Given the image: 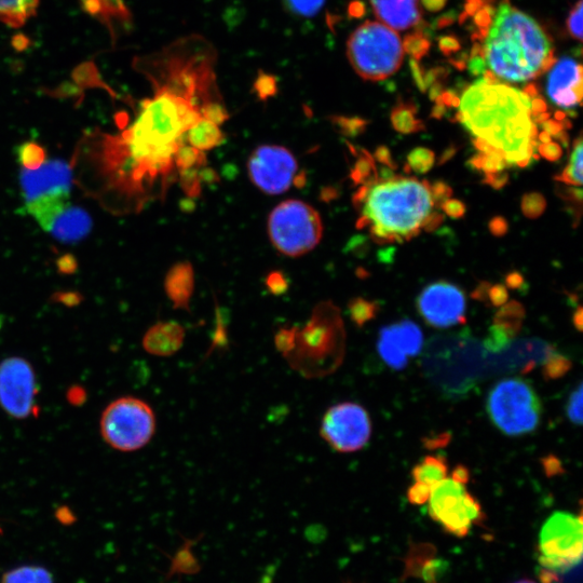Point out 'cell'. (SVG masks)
Returning a JSON list of instances; mask_svg holds the SVG:
<instances>
[{"label": "cell", "mask_w": 583, "mask_h": 583, "mask_svg": "<svg viewBox=\"0 0 583 583\" xmlns=\"http://www.w3.org/2000/svg\"><path fill=\"white\" fill-rule=\"evenodd\" d=\"M267 229L275 249L290 257L315 250L323 236L319 212L309 203L296 199L283 201L271 211Z\"/></svg>", "instance_id": "cell-9"}, {"label": "cell", "mask_w": 583, "mask_h": 583, "mask_svg": "<svg viewBox=\"0 0 583 583\" xmlns=\"http://www.w3.org/2000/svg\"><path fill=\"white\" fill-rule=\"evenodd\" d=\"M431 486L415 482L408 490V499L411 504L422 506L428 503L430 494H431Z\"/></svg>", "instance_id": "cell-40"}, {"label": "cell", "mask_w": 583, "mask_h": 583, "mask_svg": "<svg viewBox=\"0 0 583 583\" xmlns=\"http://www.w3.org/2000/svg\"><path fill=\"white\" fill-rule=\"evenodd\" d=\"M142 73L154 96L144 100L132 124L118 134L96 132L77 149L81 183L116 213L139 212L165 197L179 176L175 157L186 135L223 101L214 64L202 54L171 48L148 61Z\"/></svg>", "instance_id": "cell-1"}, {"label": "cell", "mask_w": 583, "mask_h": 583, "mask_svg": "<svg viewBox=\"0 0 583 583\" xmlns=\"http://www.w3.org/2000/svg\"><path fill=\"white\" fill-rule=\"evenodd\" d=\"M491 73L512 84L526 83L555 63L551 38L526 13L504 2L498 8L484 45Z\"/></svg>", "instance_id": "cell-4"}, {"label": "cell", "mask_w": 583, "mask_h": 583, "mask_svg": "<svg viewBox=\"0 0 583 583\" xmlns=\"http://www.w3.org/2000/svg\"><path fill=\"white\" fill-rule=\"evenodd\" d=\"M347 57L361 78L382 81L400 70L404 46L396 31L381 22L368 21L350 35Z\"/></svg>", "instance_id": "cell-6"}, {"label": "cell", "mask_w": 583, "mask_h": 583, "mask_svg": "<svg viewBox=\"0 0 583 583\" xmlns=\"http://www.w3.org/2000/svg\"><path fill=\"white\" fill-rule=\"evenodd\" d=\"M509 182V174L506 171H500L492 174L484 175L483 183L493 187L494 189H501Z\"/></svg>", "instance_id": "cell-48"}, {"label": "cell", "mask_w": 583, "mask_h": 583, "mask_svg": "<svg viewBox=\"0 0 583 583\" xmlns=\"http://www.w3.org/2000/svg\"><path fill=\"white\" fill-rule=\"evenodd\" d=\"M74 167L69 162L46 160L36 169L22 168L20 183L24 210L32 214L53 203L70 200Z\"/></svg>", "instance_id": "cell-12"}, {"label": "cell", "mask_w": 583, "mask_h": 583, "mask_svg": "<svg viewBox=\"0 0 583 583\" xmlns=\"http://www.w3.org/2000/svg\"><path fill=\"white\" fill-rule=\"evenodd\" d=\"M559 196L564 199L565 201H567L568 203H571V205L575 208H578L579 210H581L582 207V191L580 188H574V187H565V186H559Z\"/></svg>", "instance_id": "cell-47"}, {"label": "cell", "mask_w": 583, "mask_h": 583, "mask_svg": "<svg viewBox=\"0 0 583 583\" xmlns=\"http://www.w3.org/2000/svg\"><path fill=\"white\" fill-rule=\"evenodd\" d=\"M582 530L581 515L562 511L551 515L539 536L540 563L545 571L567 572L580 564Z\"/></svg>", "instance_id": "cell-10"}, {"label": "cell", "mask_w": 583, "mask_h": 583, "mask_svg": "<svg viewBox=\"0 0 583 583\" xmlns=\"http://www.w3.org/2000/svg\"><path fill=\"white\" fill-rule=\"evenodd\" d=\"M544 467L548 474V477H552L555 476V474L563 472L562 465L557 457L550 456L546 458L544 460Z\"/></svg>", "instance_id": "cell-53"}, {"label": "cell", "mask_w": 583, "mask_h": 583, "mask_svg": "<svg viewBox=\"0 0 583 583\" xmlns=\"http://www.w3.org/2000/svg\"><path fill=\"white\" fill-rule=\"evenodd\" d=\"M428 503L430 517L457 537L467 536L483 517L479 501L468 493L466 485L453 479L433 485Z\"/></svg>", "instance_id": "cell-11"}, {"label": "cell", "mask_w": 583, "mask_h": 583, "mask_svg": "<svg viewBox=\"0 0 583 583\" xmlns=\"http://www.w3.org/2000/svg\"><path fill=\"white\" fill-rule=\"evenodd\" d=\"M378 305L375 302L364 300L362 297L352 298L348 304L349 317L358 328L372 321L378 313Z\"/></svg>", "instance_id": "cell-30"}, {"label": "cell", "mask_w": 583, "mask_h": 583, "mask_svg": "<svg viewBox=\"0 0 583 583\" xmlns=\"http://www.w3.org/2000/svg\"><path fill=\"white\" fill-rule=\"evenodd\" d=\"M509 298L508 290L503 284H495L488 290L487 302L494 307H501L507 304Z\"/></svg>", "instance_id": "cell-44"}, {"label": "cell", "mask_w": 583, "mask_h": 583, "mask_svg": "<svg viewBox=\"0 0 583 583\" xmlns=\"http://www.w3.org/2000/svg\"><path fill=\"white\" fill-rule=\"evenodd\" d=\"M417 307L420 316L433 328L447 329L466 321L465 293L451 282L429 284L419 294Z\"/></svg>", "instance_id": "cell-16"}, {"label": "cell", "mask_w": 583, "mask_h": 583, "mask_svg": "<svg viewBox=\"0 0 583 583\" xmlns=\"http://www.w3.org/2000/svg\"><path fill=\"white\" fill-rule=\"evenodd\" d=\"M445 215L450 216V218L458 220L463 219L467 208L463 201L458 199H450L443 203L441 208Z\"/></svg>", "instance_id": "cell-43"}, {"label": "cell", "mask_w": 583, "mask_h": 583, "mask_svg": "<svg viewBox=\"0 0 583 583\" xmlns=\"http://www.w3.org/2000/svg\"><path fill=\"white\" fill-rule=\"evenodd\" d=\"M514 583H537V582L530 580V579H523V580H519V581L514 582Z\"/></svg>", "instance_id": "cell-60"}, {"label": "cell", "mask_w": 583, "mask_h": 583, "mask_svg": "<svg viewBox=\"0 0 583 583\" xmlns=\"http://www.w3.org/2000/svg\"><path fill=\"white\" fill-rule=\"evenodd\" d=\"M37 223L45 232L62 242H77L84 239L92 227L90 215L85 210L71 205L70 201L44 215Z\"/></svg>", "instance_id": "cell-18"}, {"label": "cell", "mask_w": 583, "mask_h": 583, "mask_svg": "<svg viewBox=\"0 0 583 583\" xmlns=\"http://www.w3.org/2000/svg\"><path fill=\"white\" fill-rule=\"evenodd\" d=\"M18 158L22 168L26 169H36L47 160L45 149L33 142L19 147Z\"/></svg>", "instance_id": "cell-33"}, {"label": "cell", "mask_w": 583, "mask_h": 583, "mask_svg": "<svg viewBox=\"0 0 583 583\" xmlns=\"http://www.w3.org/2000/svg\"><path fill=\"white\" fill-rule=\"evenodd\" d=\"M375 160L379 164L389 168L391 170L397 169L395 160H393L391 152L387 146H379L375 152Z\"/></svg>", "instance_id": "cell-50"}, {"label": "cell", "mask_w": 583, "mask_h": 583, "mask_svg": "<svg viewBox=\"0 0 583 583\" xmlns=\"http://www.w3.org/2000/svg\"><path fill=\"white\" fill-rule=\"evenodd\" d=\"M458 121L505 157L510 167L525 168L537 158L538 131L532 99L519 89L484 77L459 102Z\"/></svg>", "instance_id": "cell-2"}, {"label": "cell", "mask_w": 583, "mask_h": 583, "mask_svg": "<svg viewBox=\"0 0 583 583\" xmlns=\"http://www.w3.org/2000/svg\"><path fill=\"white\" fill-rule=\"evenodd\" d=\"M284 2L301 17H314L324 5V0H284Z\"/></svg>", "instance_id": "cell-37"}, {"label": "cell", "mask_w": 583, "mask_h": 583, "mask_svg": "<svg viewBox=\"0 0 583 583\" xmlns=\"http://www.w3.org/2000/svg\"><path fill=\"white\" fill-rule=\"evenodd\" d=\"M188 145L199 151L206 153L215 147L221 146L225 142V135L221 126L207 119H202L186 135Z\"/></svg>", "instance_id": "cell-23"}, {"label": "cell", "mask_w": 583, "mask_h": 583, "mask_svg": "<svg viewBox=\"0 0 583 583\" xmlns=\"http://www.w3.org/2000/svg\"><path fill=\"white\" fill-rule=\"evenodd\" d=\"M583 311L582 308L579 306L577 308V310L575 311V315H574V324H575V328L581 332L582 331V327H583V317H582Z\"/></svg>", "instance_id": "cell-58"}, {"label": "cell", "mask_w": 583, "mask_h": 583, "mask_svg": "<svg viewBox=\"0 0 583 583\" xmlns=\"http://www.w3.org/2000/svg\"><path fill=\"white\" fill-rule=\"evenodd\" d=\"M39 0H0V22L20 27L35 16Z\"/></svg>", "instance_id": "cell-24"}, {"label": "cell", "mask_w": 583, "mask_h": 583, "mask_svg": "<svg viewBox=\"0 0 583 583\" xmlns=\"http://www.w3.org/2000/svg\"><path fill=\"white\" fill-rule=\"evenodd\" d=\"M186 331L175 321H160L152 325L142 338L146 354L158 358H170L183 348Z\"/></svg>", "instance_id": "cell-20"}, {"label": "cell", "mask_w": 583, "mask_h": 583, "mask_svg": "<svg viewBox=\"0 0 583 583\" xmlns=\"http://www.w3.org/2000/svg\"><path fill=\"white\" fill-rule=\"evenodd\" d=\"M566 124H568V122H564V120L557 121V120L548 119V120L542 122L541 127H542V129H544V131L549 133L551 135V137L557 138L560 133L565 131Z\"/></svg>", "instance_id": "cell-51"}, {"label": "cell", "mask_w": 583, "mask_h": 583, "mask_svg": "<svg viewBox=\"0 0 583 583\" xmlns=\"http://www.w3.org/2000/svg\"><path fill=\"white\" fill-rule=\"evenodd\" d=\"M165 291L175 309L191 310L195 292V269L187 261L172 266L165 279Z\"/></svg>", "instance_id": "cell-22"}, {"label": "cell", "mask_w": 583, "mask_h": 583, "mask_svg": "<svg viewBox=\"0 0 583 583\" xmlns=\"http://www.w3.org/2000/svg\"><path fill=\"white\" fill-rule=\"evenodd\" d=\"M455 155V148L449 147L441 156L440 164L443 165L444 162L449 161Z\"/></svg>", "instance_id": "cell-59"}, {"label": "cell", "mask_w": 583, "mask_h": 583, "mask_svg": "<svg viewBox=\"0 0 583 583\" xmlns=\"http://www.w3.org/2000/svg\"><path fill=\"white\" fill-rule=\"evenodd\" d=\"M452 479L460 484L466 485L470 480V471L463 465H458L452 473Z\"/></svg>", "instance_id": "cell-56"}, {"label": "cell", "mask_w": 583, "mask_h": 583, "mask_svg": "<svg viewBox=\"0 0 583 583\" xmlns=\"http://www.w3.org/2000/svg\"><path fill=\"white\" fill-rule=\"evenodd\" d=\"M537 153L549 161H558L563 156V149L560 144L549 142L546 144H539L537 146Z\"/></svg>", "instance_id": "cell-45"}, {"label": "cell", "mask_w": 583, "mask_h": 583, "mask_svg": "<svg viewBox=\"0 0 583 583\" xmlns=\"http://www.w3.org/2000/svg\"><path fill=\"white\" fill-rule=\"evenodd\" d=\"M2 583H54V580L47 568L26 565L11 569L4 574Z\"/></svg>", "instance_id": "cell-26"}, {"label": "cell", "mask_w": 583, "mask_h": 583, "mask_svg": "<svg viewBox=\"0 0 583 583\" xmlns=\"http://www.w3.org/2000/svg\"><path fill=\"white\" fill-rule=\"evenodd\" d=\"M267 288L271 294L282 295L289 290V283L279 271L271 273L266 281Z\"/></svg>", "instance_id": "cell-42"}, {"label": "cell", "mask_w": 583, "mask_h": 583, "mask_svg": "<svg viewBox=\"0 0 583 583\" xmlns=\"http://www.w3.org/2000/svg\"><path fill=\"white\" fill-rule=\"evenodd\" d=\"M582 10V0H579L567 20V29L569 33H571L574 38L578 39L579 42L582 40Z\"/></svg>", "instance_id": "cell-41"}, {"label": "cell", "mask_w": 583, "mask_h": 583, "mask_svg": "<svg viewBox=\"0 0 583 583\" xmlns=\"http://www.w3.org/2000/svg\"><path fill=\"white\" fill-rule=\"evenodd\" d=\"M157 430L152 406L137 397H120L106 406L100 418L102 440L120 453H134L151 442Z\"/></svg>", "instance_id": "cell-7"}, {"label": "cell", "mask_w": 583, "mask_h": 583, "mask_svg": "<svg viewBox=\"0 0 583 583\" xmlns=\"http://www.w3.org/2000/svg\"><path fill=\"white\" fill-rule=\"evenodd\" d=\"M415 114L412 106L405 104L397 106L391 115L393 129L402 134H413L425 130L423 121L417 119Z\"/></svg>", "instance_id": "cell-28"}, {"label": "cell", "mask_w": 583, "mask_h": 583, "mask_svg": "<svg viewBox=\"0 0 583 583\" xmlns=\"http://www.w3.org/2000/svg\"><path fill=\"white\" fill-rule=\"evenodd\" d=\"M371 435L370 415L360 404L343 402L333 405L322 417L320 436L338 453L361 451L368 445Z\"/></svg>", "instance_id": "cell-13"}, {"label": "cell", "mask_w": 583, "mask_h": 583, "mask_svg": "<svg viewBox=\"0 0 583 583\" xmlns=\"http://www.w3.org/2000/svg\"><path fill=\"white\" fill-rule=\"evenodd\" d=\"M424 335L416 323L410 320L387 325L379 332L377 350L379 356L392 370L401 371L409 364V358L422 351Z\"/></svg>", "instance_id": "cell-17"}, {"label": "cell", "mask_w": 583, "mask_h": 583, "mask_svg": "<svg viewBox=\"0 0 583 583\" xmlns=\"http://www.w3.org/2000/svg\"><path fill=\"white\" fill-rule=\"evenodd\" d=\"M444 221V215L439 212H432L425 223L424 230L426 232H433L436 230L440 225H442Z\"/></svg>", "instance_id": "cell-54"}, {"label": "cell", "mask_w": 583, "mask_h": 583, "mask_svg": "<svg viewBox=\"0 0 583 583\" xmlns=\"http://www.w3.org/2000/svg\"><path fill=\"white\" fill-rule=\"evenodd\" d=\"M582 384L571 393L566 404V415L571 422L576 426L582 425Z\"/></svg>", "instance_id": "cell-36"}, {"label": "cell", "mask_w": 583, "mask_h": 583, "mask_svg": "<svg viewBox=\"0 0 583 583\" xmlns=\"http://www.w3.org/2000/svg\"><path fill=\"white\" fill-rule=\"evenodd\" d=\"M491 284L488 282H481L479 287L473 291L472 298L477 301L487 302L488 290H490Z\"/></svg>", "instance_id": "cell-57"}, {"label": "cell", "mask_w": 583, "mask_h": 583, "mask_svg": "<svg viewBox=\"0 0 583 583\" xmlns=\"http://www.w3.org/2000/svg\"><path fill=\"white\" fill-rule=\"evenodd\" d=\"M521 208L527 219H539L547 209V200L539 193H528L523 196Z\"/></svg>", "instance_id": "cell-34"}, {"label": "cell", "mask_w": 583, "mask_h": 583, "mask_svg": "<svg viewBox=\"0 0 583 583\" xmlns=\"http://www.w3.org/2000/svg\"><path fill=\"white\" fill-rule=\"evenodd\" d=\"M37 376L33 364L19 356L0 361V409L17 420L30 418L37 410Z\"/></svg>", "instance_id": "cell-14"}, {"label": "cell", "mask_w": 583, "mask_h": 583, "mask_svg": "<svg viewBox=\"0 0 583 583\" xmlns=\"http://www.w3.org/2000/svg\"><path fill=\"white\" fill-rule=\"evenodd\" d=\"M582 149V138L579 137L574 143L573 153L571 159H569L568 166L560 175L555 176V181L568 186L582 185Z\"/></svg>", "instance_id": "cell-29"}, {"label": "cell", "mask_w": 583, "mask_h": 583, "mask_svg": "<svg viewBox=\"0 0 583 583\" xmlns=\"http://www.w3.org/2000/svg\"><path fill=\"white\" fill-rule=\"evenodd\" d=\"M524 318L523 306L519 302H510L501 306L494 318V325L514 337L521 330Z\"/></svg>", "instance_id": "cell-27"}, {"label": "cell", "mask_w": 583, "mask_h": 583, "mask_svg": "<svg viewBox=\"0 0 583 583\" xmlns=\"http://www.w3.org/2000/svg\"><path fill=\"white\" fill-rule=\"evenodd\" d=\"M429 182L393 176L361 185L354 196L358 228H368L378 243L405 242L424 229L433 212Z\"/></svg>", "instance_id": "cell-3"}, {"label": "cell", "mask_w": 583, "mask_h": 583, "mask_svg": "<svg viewBox=\"0 0 583 583\" xmlns=\"http://www.w3.org/2000/svg\"><path fill=\"white\" fill-rule=\"evenodd\" d=\"M449 466L443 457L427 456L422 463L415 466L412 471L415 482L424 483L429 486L438 484L447 478Z\"/></svg>", "instance_id": "cell-25"}, {"label": "cell", "mask_w": 583, "mask_h": 583, "mask_svg": "<svg viewBox=\"0 0 583 583\" xmlns=\"http://www.w3.org/2000/svg\"><path fill=\"white\" fill-rule=\"evenodd\" d=\"M88 395L85 388L81 386H72L66 392V400L73 406L84 405L87 401Z\"/></svg>", "instance_id": "cell-49"}, {"label": "cell", "mask_w": 583, "mask_h": 583, "mask_svg": "<svg viewBox=\"0 0 583 583\" xmlns=\"http://www.w3.org/2000/svg\"><path fill=\"white\" fill-rule=\"evenodd\" d=\"M436 164V155L426 147H416L408 156L406 172L417 174L428 173Z\"/></svg>", "instance_id": "cell-32"}, {"label": "cell", "mask_w": 583, "mask_h": 583, "mask_svg": "<svg viewBox=\"0 0 583 583\" xmlns=\"http://www.w3.org/2000/svg\"><path fill=\"white\" fill-rule=\"evenodd\" d=\"M487 413L506 436L521 437L539 427L542 406L531 383L518 377L507 378L488 393Z\"/></svg>", "instance_id": "cell-8"}, {"label": "cell", "mask_w": 583, "mask_h": 583, "mask_svg": "<svg viewBox=\"0 0 583 583\" xmlns=\"http://www.w3.org/2000/svg\"><path fill=\"white\" fill-rule=\"evenodd\" d=\"M512 338L508 332L497 327V325H493L484 342V346L491 352H499L510 344Z\"/></svg>", "instance_id": "cell-38"}, {"label": "cell", "mask_w": 583, "mask_h": 583, "mask_svg": "<svg viewBox=\"0 0 583 583\" xmlns=\"http://www.w3.org/2000/svg\"><path fill=\"white\" fill-rule=\"evenodd\" d=\"M524 278L518 271H512L506 277V287L512 290H519L523 288Z\"/></svg>", "instance_id": "cell-55"}, {"label": "cell", "mask_w": 583, "mask_h": 583, "mask_svg": "<svg viewBox=\"0 0 583 583\" xmlns=\"http://www.w3.org/2000/svg\"><path fill=\"white\" fill-rule=\"evenodd\" d=\"M351 179L359 185L369 184L378 179L375 159L364 149H361V154L351 171Z\"/></svg>", "instance_id": "cell-31"}, {"label": "cell", "mask_w": 583, "mask_h": 583, "mask_svg": "<svg viewBox=\"0 0 583 583\" xmlns=\"http://www.w3.org/2000/svg\"><path fill=\"white\" fill-rule=\"evenodd\" d=\"M378 22L393 31H405L422 20L419 0H371Z\"/></svg>", "instance_id": "cell-21"}, {"label": "cell", "mask_w": 583, "mask_h": 583, "mask_svg": "<svg viewBox=\"0 0 583 583\" xmlns=\"http://www.w3.org/2000/svg\"><path fill=\"white\" fill-rule=\"evenodd\" d=\"M275 346L290 368L306 379L334 373L346 355V331L341 310L331 302L316 306L302 328H281Z\"/></svg>", "instance_id": "cell-5"}, {"label": "cell", "mask_w": 583, "mask_h": 583, "mask_svg": "<svg viewBox=\"0 0 583 583\" xmlns=\"http://www.w3.org/2000/svg\"><path fill=\"white\" fill-rule=\"evenodd\" d=\"M548 79L550 100L562 108H574L582 100V66L564 58L554 63Z\"/></svg>", "instance_id": "cell-19"}, {"label": "cell", "mask_w": 583, "mask_h": 583, "mask_svg": "<svg viewBox=\"0 0 583 583\" xmlns=\"http://www.w3.org/2000/svg\"><path fill=\"white\" fill-rule=\"evenodd\" d=\"M572 368V362L561 354H551L545 364L544 375L546 379L554 381L563 377Z\"/></svg>", "instance_id": "cell-35"}, {"label": "cell", "mask_w": 583, "mask_h": 583, "mask_svg": "<svg viewBox=\"0 0 583 583\" xmlns=\"http://www.w3.org/2000/svg\"><path fill=\"white\" fill-rule=\"evenodd\" d=\"M492 235L496 237H503L508 233L509 225L506 219L501 218V216H496L488 225Z\"/></svg>", "instance_id": "cell-52"}, {"label": "cell", "mask_w": 583, "mask_h": 583, "mask_svg": "<svg viewBox=\"0 0 583 583\" xmlns=\"http://www.w3.org/2000/svg\"><path fill=\"white\" fill-rule=\"evenodd\" d=\"M338 124H340L343 132L349 135V137H357V135L361 134L366 129V126H368L366 121L361 119H341Z\"/></svg>", "instance_id": "cell-46"}, {"label": "cell", "mask_w": 583, "mask_h": 583, "mask_svg": "<svg viewBox=\"0 0 583 583\" xmlns=\"http://www.w3.org/2000/svg\"><path fill=\"white\" fill-rule=\"evenodd\" d=\"M249 178L267 195H282L298 181V162L288 148L257 147L248 160Z\"/></svg>", "instance_id": "cell-15"}, {"label": "cell", "mask_w": 583, "mask_h": 583, "mask_svg": "<svg viewBox=\"0 0 583 583\" xmlns=\"http://www.w3.org/2000/svg\"><path fill=\"white\" fill-rule=\"evenodd\" d=\"M430 193L433 200V205L437 208H441L444 202L450 200L453 196V189L444 182L438 181L433 184H429Z\"/></svg>", "instance_id": "cell-39"}]
</instances>
